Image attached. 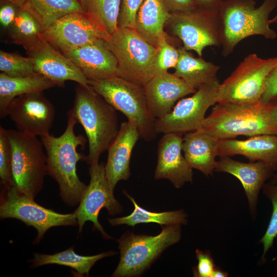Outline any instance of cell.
<instances>
[{
  "instance_id": "obj_1",
  "label": "cell",
  "mask_w": 277,
  "mask_h": 277,
  "mask_svg": "<svg viewBox=\"0 0 277 277\" xmlns=\"http://www.w3.org/2000/svg\"><path fill=\"white\" fill-rule=\"evenodd\" d=\"M67 125L65 131L59 136L50 134L41 137L47 157V174L58 184L60 195L68 206L79 204L87 186L77 174V163L84 160L86 155L79 153L87 138L82 134L76 135L74 126L77 123L71 115H67Z\"/></svg>"
},
{
  "instance_id": "obj_2",
  "label": "cell",
  "mask_w": 277,
  "mask_h": 277,
  "mask_svg": "<svg viewBox=\"0 0 277 277\" xmlns=\"http://www.w3.org/2000/svg\"><path fill=\"white\" fill-rule=\"evenodd\" d=\"M200 129L219 140L277 135V103H217Z\"/></svg>"
},
{
  "instance_id": "obj_3",
  "label": "cell",
  "mask_w": 277,
  "mask_h": 277,
  "mask_svg": "<svg viewBox=\"0 0 277 277\" xmlns=\"http://www.w3.org/2000/svg\"><path fill=\"white\" fill-rule=\"evenodd\" d=\"M67 115L83 127L88 141V153L85 161L89 165L98 162L119 130L116 110L89 85H78L72 108Z\"/></svg>"
},
{
  "instance_id": "obj_4",
  "label": "cell",
  "mask_w": 277,
  "mask_h": 277,
  "mask_svg": "<svg viewBox=\"0 0 277 277\" xmlns=\"http://www.w3.org/2000/svg\"><path fill=\"white\" fill-rule=\"evenodd\" d=\"M254 0H223L219 15L222 54H231L242 40L252 35L273 39L276 32L270 28L269 15L277 0H264L258 7Z\"/></svg>"
},
{
  "instance_id": "obj_5",
  "label": "cell",
  "mask_w": 277,
  "mask_h": 277,
  "mask_svg": "<svg viewBox=\"0 0 277 277\" xmlns=\"http://www.w3.org/2000/svg\"><path fill=\"white\" fill-rule=\"evenodd\" d=\"M88 84L136 126L141 138L146 141L155 138L156 119L149 108L143 86L116 75L88 81Z\"/></svg>"
},
{
  "instance_id": "obj_6",
  "label": "cell",
  "mask_w": 277,
  "mask_h": 277,
  "mask_svg": "<svg viewBox=\"0 0 277 277\" xmlns=\"http://www.w3.org/2000/svg\"><path fill=\"white\" fill-rule=\"evenodd\" d=\"M117 62V76L141 86L154 75L156 47L134 29L119 28L106 41Z\"/></svg>"
},
{
  "instance_id": "obj_7",
  "label": "cell",
  "mask_w": 277,
  "mask_h": 277,
  "mask_svg": "<svg viewBox=\"0 0 277 277\" xmlns=\"http://www.w3.org/2000/svg\"><path fill=\"white\" fill-rule=\"evenodd\" d=\"M181 225H166L155 236L124 234L117 241L120 250L119 263L113 277L139 276L168 247L178 242L181 236Z\"/></svg>"
},
{
  "instance_id": "obj_8",
  "label": "cell",
  "mask_w": 277,
  "mask_h": 277,
  "mask_svg": "<svg viewBox=\"0 0 277 277\" xmlns=\"http://www.w3.org/2000/svg\"><path fill=\"white\" fill-rule=\"evenodd\" d=\"M12 150V184L17 189L34 197L42 189L47 174V157L37 136L18 130L6 129Z\"/></svg>"
},
{
  "instance_id": "obj_9",
  "label": "cell",
  "mask_w": 277,
  "mask_h": 277,
  "mask_svg": "<svg viewBox=\"0 0 277 277\" xmlns=\"http://www.w3.org/2000/svg\"><path fill=\"white\" fill-rule=\"evenodd\" d=\"M277 65V56L263 59L248 55L230 76L220 84L216 103L256 104L260 102L268 76Z\"/></svg>"
},
{
  "instance_id": "obj_10",
  "label": "cell",
  "mask_w": 277,
  "mask_h": 277,
  "mask_svg": "<svg viewBox=\"0 0 277 277\" xmlns=\"http://www.w3.org/2000/svg\"><path fill=\"white\" fill-rule=\"evenodd\" d=\"M0 217L19 220L37 231L34 242H39L50 228L62 226H76L74 213L62 214L37 204L34 198L19 191L12 184L3 186L1 193Z\"/></svg>"
},
{
  "instance_id": "obj_11",
  "label": "cell",
  "mask_w": 277,
  "mask_h": 277,
  "mask_svg": "<svg viewBox=\"0 0 277 277\" xmlns=\"http://www.w3.org/2000/svg\"><path fill=\"white\" fill-rule=\"evenodd\" d=\"M172 33L187 51L201 57L207 46H221L219 10L200 8L185 12H172L168 21Z\"/></svg>"
},
{
  "instance_id": "obj_12",
  "label": "cell",
  "mask_w": 277,
  "mask_h": 277,
  "mask_svg": "<svg viewBox=\"0 0 277 277\" xmlns=\"http://www.w3.org/2000/svg\"><path fill=\"white\" fill-rule=\"evenodd\" d=\"M42 36L64 55L74 49L98 39L107 41L111 35L94 17L82 11L62 17L44 31Z\"/></svg>"
},
{
  "instance_id": "obj_13",
  "label": "cell",
  "mask_w": 277,
  "mask_h": 277,
  "mask_svg": "<svg viewBox=\"0 0 277 277\" xmlns=\"http://www.w3.org/2000/svg\"><path fill=\"white\" fill-rule=\"evenodd\" d=\"M219 81L204 85L193 95L180 100L172 111L162 118L156 119L158 133L187 132L202 127L209 108L216 103Z\"/></svg>"
},
{
  "instance_id": "obj_14",
  "label": "cell",
  "mask_w": 277,
  "mask_h": 277,
  "mask_svg": "<svg viewBox=\"0 0 277 277\" xmlns=\"http://www.w3.org/2000/svg\"><path fill=\"white\" fill-rule=\"evenodd\" d=\"M90 181L84 191L79 205L73 212L78 222V231L81 232L87 221L91 222L104 238H111L104 231L98 222L100 211L105 208L108 213L114 215L123 210L122 206L115 199L106 176L105 165L96 162L89 168Z\"/></svg>"
},
{
  "instance_id": "obj_15",
  "label": "cell",
  "mask_w": 277,
  "mask_h": 277,
  "mask_svg": "<svg viewBox=\"0 0 277 277\" xmlns=\"http://www.w3.org/2000/svg\"><path fill=\"white\" fill-rule=\"evenodd\" d=\"M55 114L53 105L43 92L15 98L8 110V116L18 131L40 137L50 134Z\"/></svg>"
},
{
  "instance_id": "obj_16",
  "label": "cell",
  "mask_w": 277,
  "mask_h": 277,
  "mask_svg": "<svg viewBox=\"0 0 277 277\" xmlns=\"http://www.w3.org/2000/svg\"><path fill=\"white\" fill-rule=\"evenodd\" d=\"M31 60L35 72L64 87L65 82L72 81L85 87L88 80L82 71L67 57L51 46L42 36L25 49Z\"/></svg>"
},
{
  "instance_id": "obj_17",
  "label": "cell",
  "mask_w": 277,
  "mask_h": 277,
  "mask_svg": "<svg viewBox=\"0 0 277 277\" xmlns=\"http://www.w3.org/2000/svg\"><path fill=\"white\" fill-rule=\"evenodd\" d=\"M183 134L166 133L160 138L157 146L155 180H169L176 188L185 183L191 182L192 169L183 155Z\"/></svg>"
},
{
  "instance_id": "obj_18",
  "label": "cell",
  "mask_w": 277,
  "mask_h": 277,
  "mask_svg": "<svg viewBox=\"0 0 277 277\" xmlns=\"http://www.w3.org/2000/svg\"><path fill=\"white\" fill-rule=\"evenodd\" d=\"M143 88L149 108L155 119L169 114L179 100L196 91L168 72L154 75Z\"/></svg>"
},
{
  "instance_id": "obj_19",
  "label": "cell",
  "mask_w": 277,
  "mask_h": 277,
  "mask_svg": "<svg viewBox=\"0 0 277 277\" xmlns=\"http://www.w3.org/2000/svg\"><path fill=\"white\" fill-rule=\"evenodd\" d=\"M140 138L136 126L127 120L121 124L118 132L110 145L105 171L111 189L114 191L120 181L130 175V162L132 150Z\"/></svg>"
},
{
  "instance_id": "obj_20",
  "label": "cell",
  "mask_w": 277,
  "mask_h": 277,
  "mask_svg": "<svg viewBox=\"0 0 277 277\" xmlns=\"http://www.w3.org/2000/svg\"><path fill=\"white\" fill-rule=\"evenodd\" d=\"M84 73L88 81L117 76V62L106 41L98 39L64 54Z\"/></svg>"
},
{
  "instance_id": "obj_21",
  "label": "cell",
  "mask_w": 277,
  "mask_h": 277,
  "mask_svg": "<svg viewBox=\"0 0 277 277\" xmlns=\"http://www.w3.org/2000/svg\"><path fill=\"white\" fill-rule=\"evenodd\" d=\"M215 170L231 174L241 182L250 211L254 214L260 191L275 170L263 162L243 163L233 160L229 156H222L217 161Z\"/></svg>"
},
{
  "instance_id": "obj_22",
  "label": "cell",
  "mask_w": 277,
  "mask_h": 277,
  "mask_svg": "<svg viewBox=\"0 0 277 277\" xmlns=\"http://www.w3.org/2000/svg\"><path fill=\"white\" fill-rule=\"evenodd\" d=\"M241 155L250 162L261 161L277 169V135L261 134L245 140H220L217 156Z\"/></svg>"
},
{
  "instance_id": "obj_23",
  "label": "cell",
  "mask_w": 277,
  "mask_h": 277,
  "mask_svg": "<svg viewBox=\"0 0 277 277\" xmlns=\"http://www.w3.org/2000/svg\"><path fill=\"white\" fill-rule=\"evenodd\" d=\"M219 140L201 129L185 133L182 151L189 166L206 176L212 175L217 164Z\"/></svg>"
},
{
  "instance_id": "obj_24",
  "label": "cell",
  "mask_w": 277,
  "mask_h": 277,
  "mask_svg": "<svg viewBox=\"0 0 277 277\" xmlns=\"http://www.w3.org/2000/svg\"><path fill=\"white\" fill-rule=\"evenodd\" d=\"M166 0H145L138 11L136 31L149 43L157 47L167 38L165 25L172 13Z\"/></svg>"
},
{
  "instance_id": "obj_25",
  "label": "cell",
  "mask_w": 277,
  "mask_h": 277,
  "mask_svg": "<svg viewBox=\"0 0 277 277\" xmlns=\"http://www.w3.org/2000/svg\"><path fill=\"white\" fill-rule=\"evenodd\" d=\"M55 86L49 79L36 72L25 77H11L1 72L0 118L8 116L9 106L15 98L43 92Z\"/></svg>"
},
{
  "instance_id": "obj_26",
  "label": "cell",
  "mask_w": 277,
  "mask_h": 277,
  "mask_svg": "<svg viewBox=\"0 0 277 277\" xmlns=\"http://www.w3.org/2000/svg\"><path fill=\"white\" fill-rule=\"evenodd\" d=\"M179 58L174 74L197 90L201 86L219 81L220 67L201 57H195L183 47H179Z\"/></svg>"
},
{
  "instance_id": "obj_27",
  "label": "cell",
  "mask_w": 277,
  "mask_h": 277,
  "mask_svg": "<svg viewBox=\"0 0 277 277\" xmlns=\"http://www.w3.org/2000/svg\"><path fill=\"white\" fill-rule=\"evenodd\" d=\"M11 2L33 16L44 31L67 14L85 11L77 0H12Z\"/></svg>"
},
{
  "instance_id": "obj_28",
  "label": "cell",
  "mask_w": 277,
  "mask_h": 277,
  "mask_svg": "<svg viewBox=\"0 0 277 277\" xmlns=\"http://www.w3.org/2000/svg\"><path fill=\"white\" fill-rule=\"evenodd\" d=\"M115 253L110 251L94 255L83 256L76 253L73 247H71L53 254L35 253L34 258L30 262L32 267L47 264H57L72 268L75 270L76 275L79 276H88L90 269L97 261Z\"/></svg>"
},
{
  "instance_id": "obj_29",
  "label": "cell",
  "mask_w": 277,
  "mask_h": 277,
  "mask_svg": "<svg viewBox=\"0 0 277 277\" xmlns=\"http://www.w3.org/2000/svg\"><path fill=\"white\" fill-rule=\"evenodd\" d=\"M124 193L131 201L134 208L128 216L108 219L109 223L113 226L124 224L134 226L137 224L149 223L166 226L185 224L187 223V215L182 210L162 212L149 211L138 206L127 192L124 191Z\"/></svg>"
},
{
  "instance_id": "obj_30",
  "label": "cell",
  "mask_w": 277,
  "mask_h": 277,
  "mask_svg": "<svg viewBox=\"0 0 277 277\" xmlns=\"http://www.w3.org/2000/svg\"><path fill=\"white\" fill-rule=\"evenodd\" d=\"M7 29L11 42L25 49L38 40L44 31L33 16L20 8L14 21Z\"/></svg>"
},
{
  "instance_id": "obj_31",
  "label": "cell",
  "mask_w": 277,
  "mask_h": 277,
  "mask_svg": "<svg viewBox=\"0 0 277 277\" xmlns=\"http://www.w3.org/2000/svg\"><path fill=\"white\" fill-rule=\"evenodd\" d=\"M85 12L101 23L111 35L118 28L121 0H77Z\"/></svg>"
},
{
  "instance_id": "obj_32",
  "label": "cell",
  "mask_w": 277,
  "mask_h": 277,
  "mask_svg": "<svg viewBox=\"0 0 277 277\" xmlns=\"http://www.w3.org/2000/svg\"><path fill=\"white\" fill-rule=\"evenodd\" d=\"M0 70L11 77H25L35 72L29 57L3 50L0 51Z\"/></svg>"
},
{
  "instance_id": "obj_33",
  "label": "cell",
  "mask_w": 277,
  "mask_h": 277,
  "mask_svg": "<svg viewBox=\"0 0 277 277\" xmlns=\"http://www.w3.org/2000/svg\"><path fill=\"white\" fill-rule=\"evenodd\" d=\"M263 187L264 193L272 202L273 209L268 228L260 240L264 248L263 259L269 249L272 247L273 240L277 235V183L265 185Z\"/></svg>"
},
{
  "instance_id": "obj_34",
  "label": "cell",
  "mask_w": 277,
  "mask_h": 277,
  "mask_svg": "<svg viewBox=\"0 0 277 277\" xmlns=\"http://www.w3.org/2000/svg\"><path fill=\"white\" fill-rule=\"evenodd\" d=\"M0 179L3 186L12 184V150L6 129L0 126Z\"/></svg>"
},
{
  "instance_id": "obj_35",
  "label": "cell",
  "mask_w": 277,
  "mask_h": 277,
  "mask_svg": "<svg viewBox=\"0 0 277 277\" xmlns=\"http://www.w3.org/2000/svg\"><path fill=\"white\" fill-rule=\"evenodd\" d=\"M179 48L169 43L167 38L164 39L158 47V52L155 63L154 75L168 72L175 68L179 58Z\"/></svg>"
},
{
  "instance_id": "obj_36",
  "label": "cell",
  "mask_w": 277,
  "mask_h": 277,
  "mask_svg": "<svg viewBox=\"0 0 277 277\" xmlns=\"http://www.w3.org/2000/svg\"><path fill=\"white\" fill-rule=\"evenodd\" d=\"M145 0H121L117 25L135 29L136 16Z\"/></svg>"
},
{
  "instance_id": "obj_37",
  "label": "cell",
  "mask_w": 277,
  "mask_h": 277,
  "mask_svg": "<svg viewBox=\"0 0 277 277\" xmlns=\"http://www.w3.org/2000/svg\"><path fill=\"white\" fill-rule=\"evenodd\" d=\"M197 265L192 268L193 273L196 277H211L216 267L210 253L208 251H202L196 249Z\"/></svg>"
},
{
  "instance_id": "obj_38",
  "label": "cell",
  "mask_w": 277,
  "mask_h": 277,
  "mask_svg": "<svg viewBox=\"0 0 277 277\" xmlns=\"http://www.w3.org/2000/svg\"><path fill=\"white\" fill-rule=\"evenodd\" d=\"M277 98V65L269 73L260 100L263 104L272 103Z\"/></svg>"
},
{
  "instance_id": "obj_39",
  "label": "cell",
  "mask_w": 277,
  "mask_h": 277,
  "mask_svg": "<svg viewBox=\"0 0 277 277\" xmlns=\"http://www.w3.org/2000/svg\"><path fill=\"white\" fill-rule=\"evenodd\" d=\"M5 1L1 5L0 22L3 27L8 28L14 21L19 7L10 2Z\"/></svg>"
},
{
  "instance_id": "obj_40",
  "label": "cell",
  "mask_w": 277,
  "mask_h": 277,
  "mask_svg": "<svg viewBox=\"0 0 277 277\" xmlns=\"http://www.w3.org/2000/svg\"><path fill=\"white\" fill-rule=\"evenodd\" d=\"M173 12H185L199 8L195 0H166Z\"/></svg>"
},
{
  "instance_id": "obj_41",
  "label": "cell",
  "mask_w": 277,
  "mask_h": 277,
  "mask_svg": "<svg viewBox=\"0 0 277 277\" xmlns=\"http://www.w3.org/2000/svg\"><path fill=\"white\" fill-rule=\"evenodd\" d=\"M223 0H195L200 8L209 10H219Z\"/></svg>"
},
{
  "instance_id": "obj_42",
  "label": "cell",
  "mask_w": 277,
  "mask_h": 277,
  "mask_svg": "<svg viewBox=\"0 0 277 277\" xmlns=\"http://www.w3.org/2000/svg\"><path fill=\"white\" fill-rule=\"evenodd\" d=\"M228 273L222 270L219 267H215L211 277H226L228 276Z\"/></svg>"
},
{
  "instance_id": "obj_43",
  "label": "cell",
  "mask_w": 277,
  "mask_h": 277,
  "mask_svg": "<svg viewBox=\"0 0 277 277\" xmlns=\"http://www.w3.org/2000/svg\"><path fill=\"white\" fill-rule=\"evenodd\" d=\"M270 23L271 24H277V12L275 16L270 19Z\"/></svg>"
},
{
  "instance_id": "obj_44",
  "label": "cell",
  "mask_w": 277,
  "mask_h": 277,
  "mask_svg": "<svg viewBox=\"0 0 277 277\" xmlns=\"http://www.w3.org/2000/svg\"><path fill=\"white\" fill-rule=\"evenodd\" d=\"M273 184H276L277 183V173L275 175L274 177V179L273 180Z\"/></svg>"
},
{
  "instance_id": "obj_45",
  "label": "cell",
  "mask_w": 277,
  "mask_h": 277,
  "mask_svg": "<svg viewBox=\"0 0 277 277\" xmlns=\"http://www.w3.org/2000/svg\"><path fill=\"white\" fill-rule=\"evenodd\" d=\"M3 1H9L11 2L12 0H3Z\"/></svg>"
}]
</instances>
